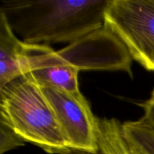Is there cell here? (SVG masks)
Wrapping results in <instances>:
<instances>
[{
    "mask_svg": "<svg viewBox=\"0 0 154 154\" xmlns=\"http://www.w3.org/2000/svg\"><path fill=\"white\" fill-rule=\"evenodd\" d=\"M29 72L41 87L80 92L82 70H121L132 76V58L118 38L102 28L55 51L47 45L26 43Z\"/></svg>",
    "mask_w": 154,
    "mask_h": 154,
    "instance_id": "1",
    "label": "cell"
},
{
    "mask_svg": "<svg viewBox=\"0 0 154 154\" xmlns=\"http://www.w3.org/2000/svg\"><path fill=\"white\" fill-rule=\"evenodd\" d=\"M110 0H5L0 13L22 42L72 44L104 26Z\"/></svg>",
    "mask_w": 154,
    "mask_h": 154,
    "instance_id": "2",
    "label": "cell"
},
{
    "mask_svg": "<svg viewBox=\"0 0 154 154\" xmlns=\"http://www.w3.org/2000/svg\"><path fill=\"white\" fill-rule=\"evenodd\" d=\"M0 119L26 142L50 154L70 148L42 87L29 73L0 87Z\"/></svg>",
    "mask_w": 154,
    "mask_h": 154,
    "instance_id": "3",
    "label": "cell"
},
{
    "mask_svg": "<svg viewBox=\"0 0 154 154\" xmlns=\"http://www.w3.org/2000/svg\"><path fill=\"white\" fill-rule=\"evenodd\" d=\"M104 26L118 38L134 60L154 72V0H110Z\"/></svg>",
    "mask_w": 154,
    "mask_h": 154,
    "instance_id": "4",
    "label": "cell"
},
{
    "mask_svg": "<svg viewBox=\"0 0 154 154\" xmlns=\"http://www.w3.org/2000/svg\"><path fill=\"white\" fill-rule=\"evenodd\" d=\"M52 107L70 148L99 150L98 118L81 92L71 93L55 87H42Z\"/></svg>",
    "mask_w": 154,
    "mask_h": 154,
    "instance_id": "5",
    "label": "cell"
},
{
    "mask_svg": "<svg viewBox=\"0 0 154 154\" xmlns=\"http://www.w3.org/2000/svg\"><path fill=\"white\" fill-rule=\"evenodd\" d=\"M28 72L26 43L14 33L0 13V87Z\"/></svg>",
    "mask_w": 154,
    "mask_h": 154,
    "instance_id": "6",
    "label": "cell"
},
{
    "mask_svg": "<svg viewBox=\"0 0 154 154\" xmlns=\"http://www.w3.org/2000/svg\"><path fill=\"white\" fill-rule=\"evenodd\" d=\"M125 138L143 154H154V130L141 119L122 123Z\"/></svg>",
    "mask_w": 154,
    "mask_h": 154,
    "instance_id": "7",
    "label": "cell"
},
{
    "mask_svg": "<svg viewBox=\"0 0 154 154\" xmlns=\"http://www.w3.org/2000/svg\"><path fill=\"white\" fill-rule=\"evenodd\" d=\"M25 143L8 123L0 119V154L23 147Z\"/></svg>",
    "mask_w": 154,
    "mask_h": 154,
    "instance_id": "8",
    "label": "cell"
},
{
    "mask_svg": "<svg viewBox=\"0 0 154 154\" xmlns=\"http://www.w3.org/2000/svg\"><path fill=\"white\" fill-rule=\"evenodd\" d=\"M62 154H102L100 150H83V149H76V148H69L66 151Z\"/></svg>",
    "mask_w": 154,
    "mask_h": 154,
    "instance_id": "9",
    "label": "cell"
},
{
    "mask_svg": "<svg viewBox=\"0 0 154 154\" xmlns=\"http://www.w3.org/2000/svg\"><path fill=\"white\" fill-rule=\"evenodd\" d=\"M150 101H151L152 102H153L154 103V89H153V92H152V93H151V96H150Z\"/></svg>",
    "mask_w": 154,
    "mask_h": 154,
    "instance_id": "10",
    "label": "cell"
}]
</instances>
